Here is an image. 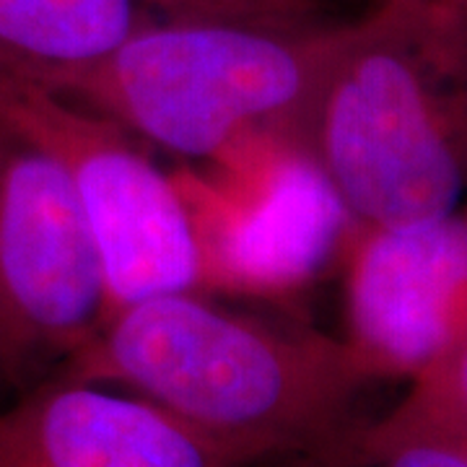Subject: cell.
Wrapping results in <instances>:
<instances>
[{
	"mask_svg": "<svg viewBox=\"0 0 467 467\" xmlns=\"http://www.w3.org/2000/svg\"><path fill=\"white\" fill-rule=\"evenodd\" d=\"M451 5H460L462 11H467V0H451Z\"/></svg>",
	"mask_w": 467,
	"mask_h": 467,
	"instance_id": "cell-12",
	"label": "cell"
},
{
	"mask_svg": "<svg viewBox=\"0 0 467 467\" xmlns=\"http://www.w3.org/2000/svg\"><path fill=\"white\" fill-rule=\"evenodd\" d=\"M346 343L374 382L408 379L467 343V201L444 216L350 226Z\"/></svg>",
	"mask_w": 467,
	"mask_h": 467,
	"instance_id": "cell-6",
	"label": "cell"
},
{
	"mask_svg": "<svg viewBox=\"0 0 467 467\" xmlns=\"http://www.w3.org/2000/svg\"><path fill=\"white\" fill-rule=\"evenodd\" d=\"M343 467H467V436L389 431L364 423L348 444Z\"/></svg>",
	"mask_w": 467,
	"mask_h": 467,
	"instance_id": "cell-10",
	"label": "cell"
},
{
	"mask_svg": "<svg viewBox=\"0 0 467 467\" xmlns=\"http://www.w3.org/2000/svg\"><path fill=\"white\" fill-rule=\"evenodd\" d=\"M444 3H451V0H444Z\"/></svg>",
	"mask_w": 467,
	"mask_h": 467,
	"instance_id": "cell-13",
	"label": "cell"
},
{
	"mask_svg": "<svg viewBox=\"0 0 467 467\" xmlns=\"http://www.w3.org/2000/svg\"><path fill=\"white\" fill-rule=\"evenodd\" d=\"M0 117L66 171L97 252L107 315L211 288L201 223L182 184L156 167L135 135L52 88L3 73Z\"/></svg>",
	"mask_w": 467,
	"mask_h": 467,
	"instance_id": "cell-4",
	"label": "cell"
},
{
	"mask_svg": "<svg viewBox=\"0 0 467 467\" xmlns=\"http://www.w3.org/2000/svg\"><path fill=\"white\" fill-rule=\"evenodd\" d=\"M104 317L97 252L66 171L0 117V384L45 379Z\"/></svg>",
	"mask_w": 467,
	"mask_h": 467,
	"instance_id": "cell-5",
	"label": "cell"
},
{
	"mask_svg": "<svg viewBox=\"0 0 467 467\" xmlns=\"http://www.w3.org/2000/svg\"><path fill=\"white\" fill-rule=\"evenodd\" d=\"M0 467H239L156 405L52 371L0 410Z\"/></svg>",
	"mask_w": 467,
	"mask_h": 467,
	"instance_id": "cell-7",
	"label": "cell"
},
{
	"mask_svg": "<svg viewBox=\"0 0 467 467\" xmlns=\"http://www.w3.org/2000/svg\"><path fill=\"white\" fill-rule=\"evenodd\" d=\"M371 426L467 436V343L447 361L413 379L405 398Z\"/></svg>",
	"mask_w": 467,
	"mask_h": 467,
	"instance_id": "cell-9",
	"label": "cell"
},
{
	"mask_svg": "<svg viewBox=\"0 0 467 467\" xmlns=\"http://www.w3.org/2000/svg\"><path fill=\"white\" fill-rule=\"evenodd\" d=\"M337 32L322 21H149L57 94L190 161H229L257 143L299 150Z\"/></svg>",
	"mask_w": 467,
	"mask_h": 467,
	"instance_id": "cell-3",
	"label": "cell"
},
{
	"mask_svg": "<svg viewBox=\"0 0 467 467\" xmlns=\"http://www.w3.org/2000/svg\"><path fill=\"white\" fill-rule=\"evenodd\" d=\"M55 371L156 405L239 467L296 454L343 467L374 382L346 340L234 312L202 291L119 306Z\"/></svg>",
	"mask_w": 467,
	"mask_h": 467,
	"instance_id": "cell-1",
	"label": "cell"
},
{
	"mask_svg": "<svg viewBox=\"0 0 467 467\" xmlns=\"http://www.w3.org/2000/svg\"><path fill=\"white\" fill-rule=\"evenodd\" d=\"M171 16L244 18L275 24H317L315 0H149Z\"/></svg>",
	"mask_w": 467,
	"mask_h": 467,
	"instance_id": "cell-11",
	"label": "cell"
},
{
	"mask_svg": "<svg viewBox=\"0 0 467 467\" xmlns=\"http://www.w3.org/2000/svg\"><path fill=\"white\" fill-rule=\"evenodd\" d=\"M299 150L353 226H398L462 205L467 11L379 0L340 24Z\"/></svg>",
	"mask_w": 467,
	"mask_h": 467,
	"instance_id": "cell-2",
	"label": "cell"
},
{
	"mask_svg": "<svg viewBox=\"0 0 467 467\" xmlns=\"http://www.w3.org/2000/svg\"><path fill=\"white\" fill-rule=\"evenodd\" d=\"M149 0H0V73L63 88L149 24Z\"/></svg>",
	"mask_w": 467,
	"mask_h": 467,
	"instance_id": "cell-8",
	"label": "cell"
}]
</instances>
